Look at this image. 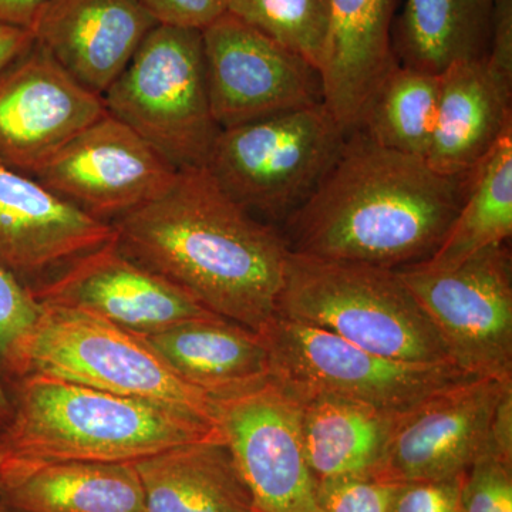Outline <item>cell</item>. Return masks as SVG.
<instances>
[{"mask_svg": "<svg viewBox=\"0 0 512 512\" xmlns=\"http://www.w3.org/2000/svg\"><path fill=\"white\" fill-rule=\"evenodd\" d=\"M127 258L205 309L261 332L276 316L284 234L229 197L208 168H181L157 200L113 222Z\"/></svg>", "mask_w": 512, "mask_h": 512, "instance_id": "obj_1", "label": "cell"}, {"mask_svg": "<svg viewBox=\"0 0 512 512\" xmlns=\"http://www.w3.org/2000/svg\"><path fill=\"white\" fill-rule=\"evenodd\" d=\"M464 177L350 131L338 160L284 222L296 254L399 269L429 258L453 224Z\"/></svg>", "mask_w": 512, "mask_h": 512, "instance_id": "obj_2", "label": "cell"}, {"mask_svg": "<svg viewBox=\"0 0 512 512\" xmlns=\"http://www.w3.org/2000/svg\"><path fill=\"white\" fill-rule=\"evenodd\" d=\"M9 392L13 416L0 436V461L134 463L224 437L218 427L170 407L37 373L10 384Z\"/></svg>", "mask_w": 512, "mask_h": 512, "instance_id": "obj_3", "label": "cell"}, {"mask_svg": "<svg viewBox=\"0 0 512 512\" xmlns=\"http://www.w3.org/2000/svg\"><path fill=\"white\" fill-rule=\"evenodd\" d=\"M276 316L326 330L387 359L453 365L396 269L289 251Z\"/></svg>", "mask_w": 512, "mask_h": 512, "instance_id": "obj_4", "label": "cell"}, {"mask_svg": "<svg viewBox=\"0 0 512 512\" xmlns=\"http://www.w3.org/2000/svg\"><path fill=\"white\" fill-rule=\"evenodd\" d=\"M103 101L110 116L177 170L204 167L221 131L212 116L201 30L158 23Z\"/></svg>", "mask_w": 512, "mask_h": 512, "instance_id": "obj_5", "label": "cell"}, {"mask_svg": "<svg viewBox=\"0 0 512 512\" xmlns=\"http://www.w3.org/2000/svg\"><path fill=\"white\" fill-rule=\"evenodd\" d=\"M348 133L325 104L224 128L205 167L256 218L285 222L338 160Z\"/></svg>", "mask_w": 512, "mask_h": 512, "instance_id": "obj_6", "label": "cell"}, {"mask_svg": "<svg viewBox=\"0 0 512 512\" xmlns=\"http://www.w3.org/2000/svg\"><path fill=\"white\" fill-rule=\"evenodd\" d=\"M29 373L161 404L218 427L214 400L184 382L143 336L90 313L40 305Z\"/></svg>", "mask_w": 512, "mask_h": 512, "instance_id": "obj_7", "label": "cell"}, {"mask_svg": "<svg viewBox=\"0 0 512 512\" xmlns=\"http://www.w3.org/2000/svg\"><path fill=\"white\" fill-rule=\"evenodd\" d=\"M258 333L268 349L272 379L295 394H335L403 413L431 394L474 379L453 365L387 359L281 316Z\"/></svg>", "mask_w": 512, "mask_h": 512, "instance_id": "obj_8", "label": "cell"}, {"mask_svg": "<svg viewBox=\"0 0 512 512\" xmlns=\"http://www.w3.org/2000/svg\"><path fill=\"white\" fill-rule=\"evenodd\" d=\"M436 328L451 363L474 379L512 380V264L507 244L448 271L396 269Z\"/></svg>", "mask_w": 512, "mask_h": 512, "instance_id": "obj_9", "label": "cell"}, {"mask_svg": "<svg viewBox=\"0 0 512 512\" xmlns=\"http://www.w3.org/2000/svg\"><path fill=\"white\" fill-rule=\"evenodd\" d=\"M217 426L252 500V512H319L303 448L298 397L269 377L214 400Z\"/></svg>", "mask_w": 512, "mask_h": 512, "instance_id": "obj_10", "label": "cell"}, {"mask_svg": "<svg viewBox=\"0 0 512 512\" xmlns=\"http://www.w3.org/2000/svg\"><path fill=\"white\" fill-rule=\"evenodd\" d=\"M201 32L212 116L221 130L323 103L318 70L231 13Z\"/></svg>", "mask_w": 512, "mask_h": 512, "instance_id": "obj_11", "label": "cell"}, {"mask_svg": "<svg viewBox=\"0 0 512 512\" xmlns=\"http://www.w3.org/2000/svg\"><path fill=\"white\" fill-rule=\"evenodd\" d=\"M177 168L109 113L73 138L35 180L96 220L109 222L157 200Z\"/></svg>", "mask_w": 512, "mask_h": 512, "instance_id": "obj_12", "label": "cell"}, {"mask_svg": "<svg viewBox=\"0 0 512 512\" xmlns=\"http://www.w3.org/2000/svg\"><path fill=\"white\" fill-rule=\"evenodd\" d=\"M511 383L466 380L397 414L376 480L407 484L463 477L487 453L495 407Z\"/></svg>", "mask_w": 512, "mask_h": 512, "instance_id": "obj_13", "label": "cell"}, {"mask_svg": "<svg viewBox=\"0 0 512 512\" xmlns=\"http://www.w3.org/2000/svg\"><path fill=\"white\" fill-rule=\"evenodd\" d=\"M103 97L35 42L0 72V163L29 177L106 116Z\"/></svg>", "mask_w": 512, "mask_h": 512, "instance_id": "obj_14", "label": "cell"}, {"mask_svg": "<svg viewBox=\"0 0 512 512\" xmlns=\"http://www.w3.org/2000/svg\"><path fill=\"white\" fill-rule=\"evenodd\" d=\"M30 292L40 305L90 313L140 336L218 316L183 289L131 261L114 239Z\"/></svg>", "mask_w": 512, "mask_h": 512, "instance_id": "obj_15", "label": "cell"}, {"mask_svg": "<svg viewBox=\"0 0 512 512\" xmlns=\"http://www.w3.org/2000/svg\"><path fill=\"white\" fill-rule=\"evenodd\" d=\"M113 239V224L0 163V266L30 291Z\"/></svg>", "mask_w": 512, "mask_h": 512, "instance_id": "obj_16", "label": "cell"}, {"mask_svg": "<svg viewBox=\"0 0 512 512\" xmlns=\"http://www.w3.org/2000/svg\"><path fill=\"white\" fill-rule=\"evenodd\" d=\"M157 25L140 0H47L30 32L73 79L103 97Z\"/></svg>", "mask_w": 512, "mask_h": 512, "instance_id": "obj_17", "label": "cell"}, {"mask_svg": "<svg viewBox=\"0 0 512 512\" xmlns=\"http://www.w3.org/2000/svg\"><path fill=\"white\" fill-rule=\"evenodd\" d=\"M328 50L319 70L322 100L350 133L377 86L399 64L393 45L394 0H329Z\"/></svg>", "mask_w": 512, "mask_h": 512, "instance_id": "obj_18", "label": "cell"}, {"mask_svg": "<svg viewBox=\"0 0 512 512\" xmlns=\"http://www.w3.org/2000/svg\"><path fill=\"white\" fill-rule=\"evenodd\" d=\"M512 83L481 59L460 60L440 73L436 123L426 163L446 177H464L512 127Z\"/></svg>", "mask_w": 512, "mask_h": 512, "instance_id": "obj_19", "label": "cell"}, {"mask_svg": "<svg viewBox=\"0 0 512 512\" xmlns=\"http://www.w3.org/2000/svg\"><path fill=\"white\" fill-rule=\"evenodd\" d=\"M0 503L16 512H147L134 463L0 461Z\"/></svg>", "mask_w": 512, "mask_h": 512, "instance_id": "obj_20", "label": "cell"}, {"mask_svg": "<svg viewBox=\"0 0 512 512\" xmlns=\"http://www.w3.org/2000/svg\"><path fill=\"white\" fill-rule=\"evenodd\" d=\"M143 339L184 382L212 400L245 392L271 377L261 333L221 316L187 320Z\"/></svg>", "mask_w": 512, "mask_h": 512, "instance_id": "obj_21", "label": "cell"}, {"mask_svg": "<svg viewBox=\"0 0 512 512\" xmlns=\"http://www.w3.org/2000/svg\"><path fill=\"white\" fill-rule=\"evenodd\" d=\"M147 512H252L224 437L168 448L134 461Z\"/></svg>", "mask_w": 512, "mask_h": 512, "instance_id": "obj_22", "label": "cell"}, {"mask_svg": "<svg viewBox=\"0 0 512 512\" xmlns=\"http://www.w3.org/2000/svg\"><path fill=\"white\" fill-rule=\"evenodd\" d=\"M295 396L301 404L303 448L316 483L375 478L399 413L335 394Z\"/></svg>", "mask_w": 512, "mask_h": 512, "instance_id": "obj_23", "label": "cell"}, {"mask_svg": "<svg viewBox=\"0 0 512 512\" xmlns=\"http://www.w3.org/2000/svg\"><path fill=\"white\" fill-rule=\"evenodd\" d=\"M512 235V127L466 175L463 201L436 251L417 262L448 271L477 252L507 244Z\"/></svg>", "mask_w": 512, "mask_h": 512, "instance_id": "obj_24", "label": "cell"}, {"mask_svg": "<svg viewBox=\"0 0 512 512\" xmlns=\"http://www.w3.org/2000/svg\"><path fill=\"white\" fill-rule=\"evenodd\" d=\"M495 0H406L397 33L403 64L440 74L488 55Z\"/></svg>", "mask_w": 512, "mask_h": 512, "instance_id": "obj_25", "label": "cell"}, {"mask_svg": "<svg viewBox=\"0 0 512 512\" xmlns=\"http://www.w3.org/2000/svg\"><path fill=\"white\" fill-rule=\"evenodd\" d=\"M439 97L440 74L399 63L377 86L357 128L379 146L426 158Z\"/></svg>", "mask_w": 512, "mask_h": 512, "instance_id": "obj_26", "label": "cell"}, {"mask_svg": "<svg viewBox=\"0 0 512 512\" xmlns=\"http://www.w3.org/2000/svg\"><path fill=\"white\" fill-rule=\"evenodd\" d=\"M227 12L319 73L328 50L329 0H227Z\"/></svg>", "mask_w": 512, "mask_h": 512, "instance_id": "obj_27", "label": "cell"}, {"mask_svg": "<svg viewBox=\"0 0 512 512\" xmlns=\"http://www.w3.org/2000/svg\"><path fill=\"white\" fill-rule=\"evenodd\" d=\"M40 305L32 292L0 266V372L8 387L29 373V348Z\"/></svg>", "mask_w": 512, "mask_h": 512, "instance_id": "obj_28", "label": "cell"}, {"mask_svg": "<svg viewBox=\"0 0 512 512\" xmlns=\"http://www.w3.org/2000/svg\"><path fill=\"white\" fill-rule=\"evenodd\" d=\"M461 512H512V461L484 453L460 483Z\"/></svg>", "mask_w": 512, "mask_h": 512, "instance_id": "obj_29", "label": "cell"}, {"mask_svg": "<svg viewBox=\"0 0 512 512\" xmlns=\"http://www.w3.org/2000/svg\"><path fill=\"white\" fill-rule=\"evenodd\" d=\"M397 484L373 477H345L320 481L319 512H393Z\"/></svg>", "mask_w": 512, "mask_h": 512, "instance_id": "obj_30", "label": "cell"}, {"mask_svg": "<svg viewBox=\"0 0 512 512\" xmlns=\"http://www.w3.org/2000/svg\"><path fill=\"white\" fill-rule=\"evenodd\" d=\"M461 478L397 484L393 512H461Z\"/></svg>", "mask_w": 512, "mask_h": 512, "instance_id": "obj_31", "label": "cell"}, {"mask_svg": "<svg viewBox=\"0 0 512 512\" xmlns=\"http://www.w3.org/2000/svg\"><path fill=\"white\" fill-rule=\"evenodd\" d=\"M161 25L204 30L227 12V0H140Z\"/></svg>", "mask_w": 512, "mask_h": 512, "instance_id": "obj_32", "label": "cell"}, {"mask_svg": "<svg viewBox=\"0 0 512 512\" xmlns=\"http://www.w3.org/2000/svg\"><path fill=\"white\" fill-rule=\"evenodd\" d=\"M487 62L512 83V0H495L493 29Z\"/></svg>", "mask_w": 512, "mask_h": 512, "instance_id": "obj_33", "label": "cell"}, {"mask_svg": "<svg viewBox=\"0 0 512 512\" xmlns=\"http://www.w3.org/2000/svg\"><path fill=\"white\" fill-rule=\"evenodd\" d=\"M488 436V453L512 461V383L495 407Z\"/></svg>", "mask_w": 512, "mask_h": 512, "instance_id": "obj_34", "label": "cell"}, {"mask_svg": "<svg viewBox=\"0 0 512 512\" xmlns=\"http://www.w3.org/2000/svg\"><path fill=\"white\" fill-rule=\"evenodd\" d=\"M47 0H0V25L32 28L37 13Z\"/></svg>", "mask_w": 512, "mask_h": 512, "instance_id": "obj_35", "label": "cell"}, {"mask_svg": "<svg viewBox=\"0 0 512 512\" xmlns=\"http://www.w3.org/2000/svg\"><path fill=\"white\" fill-rule=\"evenodd\" d=\"M35 45V37L28 29L0 25V72L15 62Z\"/></svg>", "mask_w": 512, "mask_h": 512, "instance_id": "obj_36", "label": "cell"}, {"mask_svg": "<svg viewBox=\"0 0 512 512\" xmlns=\"http://www.w3.org/2000/svg\"><path fill=\"white\" fill-rule=\"evenodd\" d=\"M13 416L12 397H10L8 384L0 372V436L8 429Z\"/></svg>", "mask_w": 512, "mask_h": 512, "instance_id": "obj_37", "label": "cell"}, {"mask_svg": "<svg viewBox=\"0 0 512 512\" xmlns=\"http://www.w3.org/2000/svg\"><path fill=\"white\" fill-rule=\"evenodd\" d=\"M0 512H16V511L10 510V508L6 507L5 504L0 503Z\"/></svg>", "mask_w": 512, "mask_h": 512, "instance_id": "obj_38", "label": "cell"}]
</instances>
